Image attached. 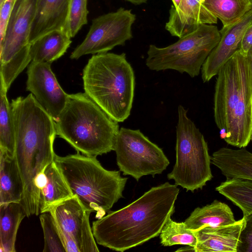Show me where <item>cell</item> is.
<instances>
[{"mask_svg": "<svg viewBox=\"0 0 252 252\" xmlns=\"http://www.w3.org/2000/svg\"><path fill=\"white\" fill-rule=\"evenodd\" d=\"M243 217L244 224L240 235L237 252H252V213Z\"/></svg>", "mask_w": 252, "mask_h": 252, "instance_id": "30", "label": "cell"}, {"mask_svg": "<svg viewBox=\"0 0 252 252\" xmlns=\"http://www.w3.org/2000/svg\"><path fill=\"white\" fill-rule=\"evenodd\" d=\"M7 91L1 81L0 85V149L14 156L15 134L12 112L7 98Z\"/></svg>", "mask_w": 252, "mask_h": 252, "instance_id": "26", "label": "cell"}, {"mask_svg": "<svg viewBox=\"0 0 252 252\" xmlns=\"http://www.w3.org/2000/svg\"><path fill=\"white\" fill-rule=\"evenodd\" d=\"M55 161L60 169L73 195L97 219L104 217L119 199L127 178L119 171H110L102 167L95 157L77 152L60 157L56 154Z\"/></svg>", "mask_w": 252, "mask_h": 252, "instance_id": "6", "label": "cell"}, {"mask_svg": "<svg viewBox=\"0 0 252 252\" xmlns=\"http://www.w3.org/2000/svg\"><path fill=\"white\" fill-rule=\"evenodd\" d=\"M36 0H15L4 36L0 41V64L10 61L29 44Z\"/></svg>", "mask_w": 252, "mask_h": 252, "instance_id": "12", "label": "cell"}, {"mask_svg": "<svg viewBox=\"0 0 252 252\" xmlns=\"http://www.w3.org/2000/svg\"><path fill=\"white\" fill-rule=\"evenodd\" d=\"M216 190L238 206L243 216L252 213V180L241 177L226 179Z\"/></svg>", "mask_w": 252, "mask_h": 252, "instance_id": "24", "label": "cell"}, {"mask_svg": "<svg viewBox=\"0 0 252 252\" xmlns=\"http://www.w3.org/2000/svg\"><path fill=\"white\" fill-rule=\"evenodd\" d=\"M220 38L217 26L201 24L193 32L166 47L150 45L146 64L152 70L173 69L194 77L200 73L203 64Z\"/></svg>", "mask_w": 252, "mask_h": 252, "instance_id": "8", "label": "cell"}, {"mask_svg": "<svg viewBox=\"0 0 252 252\" xmlns=\"http://www.w3.org/2000/svg\"><path fill=\"white\" fill-rule=\"evenodd\" d=\"M134 4H141L146 3L147 0H126Z\"/></svg>", "mask_w": 252, "mask_h": 252, "instance_id": "34", "label": "cell"}, {"mask_svg": "<svg viewBox=\"0 0 252 252\" xmlns=\"http://www.w3.org/2000/svg\"><path fill=\"white\" fill-rule=\"evenodd\" d=\"M252 47V22L246 29L241 42L240 52L246 55Z\"/></svg>", "mask_w": 252, "mask_h": 252, "instance_id": "32", "label": "cell"}, {"mask_svg": "<svg viewBox=\"0 0 252 252\" xmlns=\"http://www.w3.org/2000/svg\"><path fill=\"white\" fill-rule=\"evenodd\" d=\"M58 228L66 252H80L84 226L91 212L73 195L53 207L49 212Z\"/></svg>", "mask_w": 252, "mask_h": 252, "instance_id": "13", "label": "cell"}, {"mask_svg": "<svg viewBox=\"0 0 252 252\" xmlns=\"http://www.w3.org/2000/svg\"><path fill=\"white\" fill-rule=\"evenodd\" d=\"M135 20L131 10L123 7L94 19L85 38L72 52L70 59L106 53L124 45L132 38L131 28Z\"/></svg>", "mask_w": 252, "mask_h": 252, "instance_id": "10", "label": "cell"}, {"mask_svg": "<svg viewBox=\"0 0 252 252\" xmlns=\"http://www.w3.org/2000/svg\"><path fill=\"white\" fill-rule=\"evenodd\" d=\"M169 182L154 187L126 207L93 221L92 231L99 245L123 252L158 236L175 211L179 193Z\"/></svg>", "mask_w": 252, "mask_h": 252, "instance_id": "2", "label": "cell"}, {"mask_svg": "<svg viewBox=\"0 0 252 252\" xmlns=\"http://www.w3.org/2000/svg\"><path fill=\"white\" fill-rule=\"evenodd\" d=\"M69 2V0H36L30 44L54 31L67 32Z\"/></svg>", "mask_w": 252, "mask_h": 252, "instance_id": "16", "label": "cell"}, {"mask_svg": "<svg viewBox=\"0 0 252 252\" xmlns=\"http://www.w3.org/2000/svg\"><path fill=\"white\" fill-rule=\"evenodd\" d=\"M55 125L57 135L77 152L95 157L114 150L120 130L118 122L85 93L68 95Z\"/></svg>", "mask_w": 252, "mask_h": 252, "instance_id": "4", "label": "cell"}, {"mask_svg": "<svg viewBox=\"0 0 252 252\" xmlns=\"http://www.w3.org/2000/svg\"><path fill=\"white\" fill-rule=\"evenodd\" d=\"M214 116L227 144L248 146L252 131V81L246 56L239 50L217 74Z\"/></svg>", "mask_w": 252, "mask_h": 252, "instance_id": "3", "label": "cell"}, {"mask_svg": "<svg viewBox=\"0 0 252 252\" xmlns=\"http://www.w3.org/2000/svg\"><path fill=\"white\" fill-rule=\"evenodd\" d=\"M5 0H0V4L2 3Z\"/></svg>", "mask_w": 252, "mask_h": 252, "instance_id": "36", "label": "cell"}, {"mask_svg": "<svg viewBox=\"0 0 252 252\" xmlns=\"http://www.w3.org/2000/svg\"><path fill=\"white\" fill-rule=\"evenodd\" d=\"M252 22V9L240 19L220 31V40L209 54L201 67L203 82L217 75L221 68L240 50L241 40L247 28Z\"/></svg>", "mask_w": 252, "mask_h": 252, "instance_id": "14", "label": "cell"}, {"mask_svg": "<svg viewBox=\"0 0 252 252\" xmlns=\"http://www.w3.org/2000/svg\"><path fill=\"white\" fill-rule=\"evenodd\" d=\"M26 216L20 203L10 202L0 205V251L15 252L17 231Z\"/></svg>", "mask_w": 252, "mask_h": 252, "instance_id": "23", "label": "cell"}, {"mask_svg": "<svg viewBox=\"0 0 252 252\" xmlns=\"http://www.w3.org/2000/svg\"><path fill=\"white\" fill-rule=\"evenodd\" d=\"M23 184L14 157L0 149V205L21 203Z\"/></svg>", "mask_w": 252, "mask_h": 252, "instance_id": "20", "label": "cell"}, {"mask_svg": "<svg viewBox=\"0 0 252 252\" xmlns=\"http://www.w3.org/2000/svg\"><path fill=\"white\" fill-rule=\"evenodd\" d=\"M203 0H182L176 9L169 10L165 29L173 36L181 38L190 33L201 24H216L218 19L203 5Z\"/></svg>", "mask_w": 252, "mask_h": 252, "instance_id": "15", "label": "cell"}, {"mask_svg": "<svg viewBox=\"0 0 252 252\" xmlns=\"http://www.w3.org/2000/svg\"><path fill=\"white\" fill-rule=\"evenodd\" d=\"M71 43V37L65 31L49 32L30 44L32 61L52 63L65 54Z\"/></svg>", "mask_w": 252, "mask_h": 252, "instance_id": "21", "label": "cell"}, {"mask_svg": "<svg viewBox=\"0 0 252 252\" xmlns=\"http://www.w3.org/2000/svg\"><path fill=\"white\" fill-rule=\"evenodd\" d=\"M203 4L224 27L234 23L252 9L250 0H203Z\"/></svg>", "mask_w": 252, "mask_h": 252, "instance_id": "25", "label": "cell"}, {"mask_svg": "<svg viewBox=\"0 0 252 252\" xmlns=\"http://www.w3.org/2000/svg\"><path fill=\"white\" fill-rule=\"evenodd\" d=\"M39 220L44 235L43 252H66L55 222L50 212L41 213Z\"/></svg>", "mask_w": 252, "mask_h": 252, "instance_id": "28", "label": "cell"}, {"mask_svg": "<svg viewBox=\"0 0 252 252\" xmlns=\"http://www.w3.org/2000/svg\"><path fill=\"white\" fill-rule=\"evenodd\" d=\"M172 1L173 3V5L175 8L177 9L179 7L182 0H172Z\"/></svg>", "mask_w": 252, "mask_h": 252, "instance_id": "35", "label": "cell"}, {"mask_svg": "<svg viewBox=\"0 0 252 252\" xmlns=\"http://www.w3.org/2000/svg\"><path fill=\"white\" fill-rule=\"evenodd\" d=\"M113 151L116 152L120 171L137 181L143 176L151 175L154 177L161 174L169 164L162 149L139 129L121 127Z\"/></svg>", "mask_w": 252, "mask_h": 252, "instance_id": "9", "label": "cell"}, {"mask_svg": "<svg viewBox=\"0 0 252 252\" xmlns=\"http://www.w3.org/2000/svg\"><path fill=\"white\" fill-rule=\"evenodd\" d=\"M44 173L45 185L39 192L40 214L49 212L55 206L73 196L55 160L46 167Z\"/></svg>", "mask_w": 252, "mask_h": 252, "instance_id": "19", "label": "cell"}, {"mask_svg": "<svg viewBox=\"0 0 252 252\" xmlns=\"http://www.w3.org/2000/svg\"><path fill=\"white\" fill-rule=\"evenodd\" d=\"M182 105L178 108L176 162L167 175L175 184L193 192L202 189L213 177L207 143Z\"/></svg>", "mask_w": 252, "mask_h": 252, "instance_id": "7", "label": "cell"}, {"mask_svg": "<svg viewBox=\"0 0 252 252\" xmlns=\"http://www.w3.org/2000/svg\"><path fill=\"white\" fill-rule=\"evenodd\" d=\"M15 0H5L0 4V41L3 38Z\"/></svg>", "mask_w": 252, "mask_h": 252, "instance_id": "31", "label": "cell"}, {"mask_svg": "<svg viewBox=\"0 0 252 252\" xmlns=\"http://www.w3.org/2000/svg\"><path fill=\"white\" fill-rule=\"evenodd\" d=\"M230 208L217 200L202 207H197L184 221L188 228L195 231L206 226H218L236 222Z\"/></svg>", "mask_w": 252, "mask_h": 252, "instance_id": "22", "label": "cell"}, {"mask_svg": "<svg viewBox=\"0 0 252 252\" xmlns=\"http://www.w3.org/2000/svg\"><path fill=\"white\" fill-rule=\"evenodd\" d=\"M251 3L252 4V0H250Z\"/></svg>", "mask_w": 252, "mask_h": 252, "instance_id": "38", "label": "cell"}, {"mask_svg": "<svg viewBox=\"0 0 252 252\" xmlns=\"http://www.w3.org/2000/svg\"><path fill=\"white\" fill-rule=\"evenodd\" d=\"M171 217L165 222L159 234L161 245L189 246L195 250L197 239L194 231L188 228L185 222H176Z\"/></svg>", "mask_w": 252, "mask_h": 252, "instance_id": "27", "label": "cell"}, {"mask_svg": "<svg viewBox=\"0 0 252 252\" xmlns=\"http://www.w3.org/2000/svg\"><path fill=\"white\" fill-rule=\"evenodd\" d=\"M51 63L32 61L28 66L26 90L56 120L68 97L52 70Z\"/></svg>", "mask_w": 252, "mask_h": 252, "instance_id": "11", "label": "cell"}, {"mask_svg": "<svg viewBox=\"0 0 252 252\" xmlns=\"http://www.w3.org/2000/svg\"><path fill=\"white\" fill-rule=\"evenodd\" d=\"M88 0H69L67 31L71 38L74 37L81 28L87 24Z\"/></svg>", "mask_w": 252, "mask_h": 252, "instance_id": "29", "label": "cell"}, {"mask_svg": "<svg viewBox=\"0 0 252 252\" xmlns=\"http://www.w3.org/2000/svg\"><path fill=\"white\" fill-rule=\"evenodd\" d=\"M10 105L14 126V157L23 184L21 204L27 217L38 215L39 192L35 181L55 159V121L32 93L12 99Z\"/></svg>", "mask_w": 252, "mask_h": 252, "instance_id": "1", "label": "cell"}, {"mask_svg": "<svg viewBox=\"0 0 252 252\" xmlns=\"http://www.w3.org/2000/svg\"><path fill=\"white\" fill-rule=\"evenodd\" d=\"M82 79L85 93L111 118L119 123L129 117L135 76L125 53L94 54L83 69Z\"/></svg>", "mask_w": 252, "mask_h": 252, "instance_id": "5", "label": "cell"}, {"mask_svg": "<svg viewBox=\"0 0 252 252\" xmlns=\"http://www.w3.org/2000/svg\"><path fill=\"white\" fill-rule=\"evenodd\" d=\"M245 56L249 66V70L250 72L252 81V47L249 50V51H248L247 53Z\"/></svg>", "mask_w": 252, "mask_h": 252, "instance_id": "33", "label": "cell"}, {"mask_svg": "<svg viewBox=\"0 0 252 252\" xmlns=\"http://www.w3.org/2000/svg\"><path fill=\"white\" fill-rule=\"evenodd\" d=\"M251 141H252V133H251Z\"/></svg>", "mask_w": 252, "mask_h": 252, "instance_id": "37", "label": "cell"}, {"mask_svg": "<svg viewBox=\"0 0 252 252\" xmlns=\"http://www.w3.org/2000/svg\"><path fill=\"white\" fill-rule=\"evenodd\" d=\"M244 221L243 217L232 224L208 226L194 231L197 239L194 252H237Z\"/></svg>", "mask_w": 252, "mask_h": 252, "instance_id": "17", "label": "cell"}, {"mask_svg": "<svg viewBox=\"0 0 252 252\" xmlns=\"http://www.w3.org/2000/svg\"><path fill=\"white\" fill-rule=\"evenodd\" d=\"M211 163L226 179L241 177L252 180V153L245 147L238 150L221 148L211 156Z\"/></svg>", "mask_w": 252, "mask_h": 252, "instance_id": "18", "label": "cell"}]
</instances>
